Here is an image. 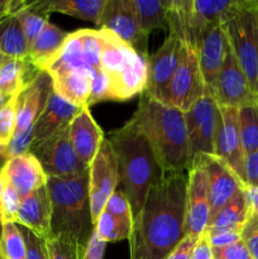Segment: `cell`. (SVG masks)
<instances>
[{
  "instance_id": "1",
  "label": "cell",
  "mask_w": 258,
  "mask_h": 259,
  "mask_svg": "<svg viewBox=\"0 0 258 259\" xmlns=\"http://www.w3.org/2000/svg\"><path fill=\"white\" fill-rule=\"evenodd\" d=\"M187 174L163 172L149 189L129 237L131 259H167L185 234Z\"/></svg>"
},
{
  "instance_id": "2",
  "label": "cell",
  "mask_w": 258,
  "mask_h": 259,
  "mask_svg": "<svg viewBox=\"0 0 258 259\" xmlns=\"http://www.w3.org/2000/svg\"><path fill=\"white\" fill-rule=\"evenodd\" d=\"M129 121L149 142L162 172L189 171L190 149L185 113L142 93L138 108Z\"/></svg>"
},
{
  "instance_id": "3",
  "label": "cell",
  "mask_w": 258,
  "mask_h": 259,
  "mask_svg": "<svg viewBox=\"0 0 258 259\" xmlns=\"http://www.w3.org/2000/svg\"><path fill=\"white\" fill-rule=\"evenodd\" d=\"M108 139L118 161V189L128 197L134 222L143 209L149 189L163 172L149 142L129 120L111 132Z\"/></svg>"
},
{
  "instance_id": "4",
  "label": "cell",
  "mask_w": 258,
  "mask_h": 259,
  "mask_svg": "<svg viewBox=\"0 0 258 259\" xmlns=\"http://www.w3.org/2000/svg\"><path fill=\"white\" fill-rule=\"evenodd\" d=\"M51 235H67L82 245L94 232L89 201V171L75 176L47 177Z\"/></svg>"
},
{
  "instance_id": "5",
  "label": "cell",
  "mask_w": 258,
  "mask_h": 259,
  "mask_svg": "<svg viewBox=\"0 0 258 259\" xmlns=\"http://www.w3.org/2000/svg\"><path fill=\"white\" fill-rule=\"evenodd\" d=\"M220 24L258 99V0H237Z\"/></svg>"
},
{
  "instance_id": "6",
  "label": "cell",
  "mask_w": 258,
  "mask_h": 259,
  "mask_svg": "<svg viewBox=\"0 0 258 259\" xmlns=\"http://www.w3.org/2000/svg\"><path fill=\"white\" fill-rule=\"evenodd\" d=\"M119 186V168L115 153L108 138H104L89 167V201L94 227L103 214L109 197Z\"/></svg>"
},
{
  "instance_id": "7",
  "label": "cell",
  "mask_w": 258,
  "mask_h": 259,
  "mask_svg": "<svg viewBox=\"0 0 258 259\" xmlns=\"http://www.w3.org/2000/svg\"><path fill=\"white\" fill-rule=\"evenodd\" d=\"M219 115V105L214 96L209 94H205L185 113L189 137L190 166L202 154H214Z\"/></svg>"
},
{
  "instance_id": "8",
  "label": "cell",
  "mask_w": 258,
  "mask_h": 259,
  "mask_svg": "<svg viewBox=\"0 0 258 259\" xmlns=\"http://www.w3.org/2000/svg\"><path fill=\"white\" fill-rule=\"evenodd\" d=\"M184 43L169 34L163 45L147 58V85L143 93L156 101L169 105L172 78L181 61Z\"/></svg>"
},
{
  "instance_id": "9",
  "label": "cell",
  "mask_w": 258,
  "mask_h": 259,
  "mask_svg": "<svg viewBox=\"0 0 258 259\" xmlns=\"http://www.w3.org/2000/svg\"><path fill=\"white\" fill-rule=\"evenodd\" d=\"M68 126L61 129L42 144L29 151L39 161L47 177L75 176L89 171L76 154Z\"/></svg>"
},
{
  "instance_id": "10",
  "label": "cell",
  "mask_w": 258,
  "mask_h": 259,
  "mask_svg": "<svg viewBox=\"0 0 258 259\" xmlns=\"http://www.w3.org/2000/svg\"><path fill=\"white\" fill-rule=\"evenodd\" d=\"M210 224V201L207 176L199 162H194L187 171L186 201H185V234L199 239Z\"/></svg>"
},
{
  "instance_id": "11",
  "label": "cell",
  "mask_w": 258,
  "mask_h": 259,
  "mask_svg": "<svg viewBox=\"0 0 258 259\" xmlns=\"http://www.w3.org/2000/svg\"><path fill=\"white\" fill-rule=\"evenodd\" d=\"M96 27L115 34L139 55L149 56L148 35L139 28L131 0H106Z\"/></svg>"
},
{
  "instance_id": "12",
  "label": "cell",
  "mask_w": 258,
  "mask_h": 259,
  "mask_svg": "<svg viewBox=\"0 0 258 259\" xmlns=\"http://www.w3.org/2000/svg\"><path fill=\"white\" fill-rule=\"evenodd\" d=\"M205 94L206 90L196 52L184 45L181 61L169 89V105L186 113Z\"/></svg>"
},
{
  "instance_id": "13",
  "label": "cell",
  "mask_w": 258,
  "mask_h": 259,
  "mask_svg": "<svg viewBox=\"0 0 258 259\" xmlns=\"http://www.w3.org/2000/svg\"><path fill=\"white\" fill-rule=\"evenodd\" d=\"M202 164L207 176V190L210 201V222L212 218L229 204L245 185L238 175L215 154H202L196 161ZM192 162V163H194Z\"/></svg>"
},
{
  "instance_id": "14",
  "label": "cell",
  "mask_w": 258,
  "mask_h": 259,
  "mask_svg": "<svg viewBox=\"0 0 258 259\" xmlns=\"http://www.w3.org/2000/svg\"><path fill=\"white\" fill-rule=\"evenodd\" d=\"M214 98L218 105L237 109L250 104H258V99L253 94L229 42L227 45L224 62L215 83Z\"/></svg>"
},
{
  "instance_id": "15",
  "label": "cell",
  "mask_w": 258,
  "mask_h": 259,
  "mask_svg": "<svg viewBox=\"0 0 258 259\" xmlns=\"http://www.w3.org/2000/svg\"><path fill=\"white\" fill-rule=\"evenodd\" d=\"M219 123L215 138L214 154L223 159L245 185L244 159L242 139H240L238 109L219 105Z\"/></svg>"
},
{
  "instance_id": "16",
  "label": "cell",
  "mask_w": 258,
  "mask_h": 259,
  "mask_svg": "<svg viewBox=\"0 0 258 259\" xmlns=\"http://www.w3.org/2000/svg\"><path fill=\"white\" fill-rule=\"evenodd\" d=\"M52 91V78L46 71H40L28 85L24 86V89L18 94L15 101L14 134L23 133L34 126V123L47 105Z\"/></svg>"
},
{
  "instance_id": "17",
  "label": "cell",
  "mask_w": 258,
  "mask_h": 259,
  "mask_svg": "<svg viewBox=\"0 0 258 259\" xmlns=\"http://www.w3.org/2000/svg\"><path fill=\"white\" fill-rule=\"evenodd\" d=\"M228 40L222 24H210L205 29L196 48L200 71L204 78L206 94L214 96L215 83L224 62Z\"/></svg>"
},
{
  "instance_id": "18",
  "label": "cell",
  "mask_w": 258,
  "mask_h": 259,
  "mask_svg": "<svg viewBox=\"0 0 258 259\" xmlns=\"http://www.w3.org/2000/svg\"><path fill=\"white\" fill-rule=\"evenodd\" d=\"M194 0H169L167 9L169 34L179 38L185 46L196 51L200 39L209 24L195 12Z\"/></svg>"
},
{
  "instance_id": "19",
  "label": "cell",
  "mask_w": 258,
  "mask_h": 259,
  "mask_svg": "<svg viewBox=\"0 0 258 259\" xmlns=\"http://www.w3.org/2000/svg\"><path fill=\"white\" fill-rule=\"evenodd\" d=\"M0 174L10 182L22 199L47 184V176L39 161L30 152L8 159Z\"/></svg>"
},
{
  "instance_id": "20",
  "label": "cell",
  "mask_w": 258,
  "mask_h": 259,
  "mask_svg": "<svg viewBox=\"0 0 258 259\" xmlns=\"http://www.w3.org/2000/svg\"><path fill=\"white\" fill-rule=\"evenodd\" d=\"M81 109L82 108L68 103L52 91L47 105L33 126V142L30 149L38 147L53 134L70 125L72 119L80 113Z\"/></svg>"
},
{
  "instance_id": "21",
  "label": "cell",
  "mask_w": 258,
  "mask_h": 259,
  "mask_svg": "<svg viewBox=\"0 0 258 259\" xmlns=\"http://www.w3.org/2000/svg\"><path fill=\"white\" fill-rule=\"evenodd\" d=\"M68 131L76 154L89 168L100 148L101 142L105 138L101 128L94 120L89 106L81 109L80 113L72 119Z\"/></svg>"
},
{
  "instance_id": "22",
  "label": "cell",
  "mask_w": 258,
  "mask_h": 259,
  "mask_svg": "<svg viewBox=\"0 0 258 259\" xmlns=\"http://www.w3.org/2000/svg\"><path fill=\"white\" fill-rule=\"evenodd\" d=\"M17 224L27 228L38 237L51 235V200L47 186L35 190L20 201Z\"/></svg>"
},
{
  "instance_id": "23",
  "label": "cell",
  "mask_w": 258,
  "mask_h": 259,
  "mask_svg": "<svg viewBox=\"0 0 258 259\" xmlns=\"http://www.w3.org/2000/svg\"><path fill=\"white\" fill-rule=\"evenodd\" d=\"M50 75V73H48ZM53 91L68 103L85 108L93 86L94 72L89 67H78L72 70L51 73Z\"/></svg>"
},
{
  "instance_id": "24",
  "label": "cell",
  "mask_w": 258,
  "mask_h": 259,
  "mask_svg": "<svg viewBox=\"0 0 258 259\" xmlns=\"http://www.w3.org/2000/svg\"><path fill=\"white\" fill-rule=\"evenodd\" d=\"M96 30L101 42V71L111 80L128 67L137 52L109 30Z\"/></svg>"
},
{
  "instance_id": "25",
  "label": "cell",
  "mask_w": 258,
  "mask_h": 259,
  "mask_svg": "<svg viewBox=\"0 0 258 259\" xmlns=\"http://www.w3.org/2000/svg\"><path fill=\"white\" fill-rule=\"evenodd\" d=\"M70 33L63 32L58 27L48 22L38 34L34 42L30 45L28 60L39 71H46L48 66L56 60L62 50Z\"/></svg>"
},
{
  "instance_id": "26",
  "label": "cell",
  "mask_w": 258,
  "mask_h": 259,
  "mask_svg": "<svg viewBox=\"0 0 258 259\" xmlns=\"http://www.w3.org/2000/svg\"><path fill=\"white\" fill-rule=\"evenodd\" d=\"M147 58L137 53L123 72L109 80L110 100H126L143 93L147 85Z\"/></svg>"
},
{
  "instance_id": "27",
  "label": "cell",
  "mask_w": 258,
  "mask_h": 259,
  "mask_svg": "<svg viewBox=\"0 0 258 259\" xmlns=\"http://www.w3.org/2000/svg\"><path fill=\"white\" fill-rule=\"evenodd\" d=\"M39 72L28 58H7L0 66V93L8 98L17 96Z\"/></svg>"
},
{
  "instance_id": "28",
  "label": "cell",
  "mask_w": 258,
  "mask_h": 259,
  "mask_svg": "<svg viewBox=\"0 0 258 259\" xmlns=\"http://www.w3.org/2000/svg\"><path fill=\"white\" fill-rule=\"evenodd\" d=\"M248 219H249V211H248L247 200H245L244 191H242L212 218L207 227V232L242 233Z\"/></svg>"
},
{
  "instance_id": "29",
  "label": "cell",
  "mask_w": 258,
  "mask_h": 259,
  "mask_svg": "<svg viewBox=\"0 0 258 259\" xmlns=\"http://www.w3.org/2000/svg\"><path fill=\"white\" fill-rule=\"evenodd\" d=\"M29 45L15 15L0 19V55L15 60L28 58Z\"/></svg>"
},
{
  "instance_id": "30",
  "label": "cell",
  "mask_w": 258,
  "mask_h": 259,
  "mask_svg": "<svg viewBox=\"0 0 258 259\" xmlns=\"http://www.w3.org/2000/svg\"><path fill=\"white\" fill-rule=\"evenodd\" d=\"M139 28L146 35L156 29H168L167 9L169 0H131Z\"/></svg>"
},
{
  "instance_id": "31",
  "label": "cell",
  "mask_w": 258,
  "mask_h": 259,
  "mask_svg": "<svg viewBox=\"0 0 258 259\" xmlns=\"http://www.w3.org/2000/svg\"><path fill=\"white\" fill-rule=\"evenodd\" d=\"M50 13L48 0H33L28 3L22 12L15 15L22 24L29 47L48 23Z\"/></svg>"
},
{
  "instance_id": "32",
  "label": "cell",
  "mask_w": 258,
  "mask_h": 259,
  "mask_svg": "<svg viewBox=\"0 0 258 259\" xmlns=\"http://www.w3.org/2000/svg\"><path fill=\"white\" fill-rule=\"evenodd\" d=\"M106 0H48L50 12L62 13L89 22L98 23Z\"/></svg>"
},
{
  "instance_id": "33",
  "label": "cell",
  "mask_w": 258,
  "mask_h": 259,
  "mask_svg": "<svg viewBox=\"0 0 258 259\" xmlns=\"http://www.w3.org/2000/svg\"><path fill=\"white\" fill-rule=\"evenodd\" d=\"M85 61L82 55V39L78 30L70 33L63 45L62 50L60 51L56 60L48 66L46 70L47 73H56L61 71L72 70V68L85 67Z\"/></svg>"
},
{
  "instance_id": "34",
  "label": "cell",
  "mask_w": 258,
  "mask_h": 259,
  "mask_svg": "<svg viewBox=\"0 0 258 259\" xmlns=\"http://www.w3.org/2000/svg\"><path fill=\"white\" fill-rule=\"evenodd\" d=\"M240 139L245 156L258 151V104L238 109Z\"/></svg>"
},
{
  "instance_id": "35",
  "label": "cell",
  "mask_w": 258,
  "mask_h": 259,
  "mask_svg": "<svg viewBox=\"0 0 258 259\" xmlns=\"http://www.w3.org/2000/svg\"><path fill=\"white\" fill-rule=\"evenodd\" d=\"M0 254L4 259H27V249L19 228L14 223L3 225Z\"/></svg>"
},
{
  "instance_id": "36",
  "label": "cell",
  "mask_w": 258,
  "mask_h": 259,
  "mask_svg": "<svg viewBox=\"0 0 258 259\" xmlns=\"http://www.w3.org/2000/svg\"><path fill=\"white\" fill-rule=\"evenodd\" d=\"M50 259H82L85 248L67 235H50L46 238Z\"/></svg>"
},
{
  "instance_id": "37",
  "label": "cell",
  "mask_w": 258,
  "mask_h": 259,
  "mask_svg": "<svg viewBox=\"0 0 258 259\" xmlns=\"http://www.w3.org/2000/svg\"><path fill=\"white\" fill-rule=\"evenodd\" d=\"M195 12L197 13L200 18L204 20L206 24H218L222 23L225 15L233 9L237 0H229V2H224V0H219V2H214V0H209V2H204V0H194Z\"/></svg>"
},
{
  "instance_id": "38",
  "label": "cell",
  "mask_w": 258,
  "mask_h": 259,
  "mask_svg": "<svg viewBox=\"0 0 258 259\" xmlns=\"http://www.w3.org/2000/svg\"><path fill=\"white\" fill-rule=\"evenodd\" d=\"M94 229H95L98 237L106 244L110 242L129 239L132 233V229L124 227L120 222H118L115 218L111 217L106 211H103Z\"/></svg>"
},
{
  "instance_id": "39",
  "label": "cell",
  "mask_w": 258,
  "mask_h": 259,
  "mask_svg": "<svg viewBox=\"0 0 258 259\" xmlns=\"http://www.w3.org/2000/svg\"><path fill=\"white\" fill-rule=\"evenodd\" d=\"M82 39V55L86 67L93 72L101 70V42L96 29L78 30Z\"/></svg>"
},
{
  "instance_id": "40",
  "label": "cell",
  "mask_w": 258,
  "mask_h": 259,
  "mask_svg": "<svg viewBox=\"0 0 258 259\" xmlns=\"http://www.w3.org/2000/svg\"><path fill=\"white\" fill-rule=\"evenodd\" d=\"M18 96V95H17ZM17 96L10 99L0 109V166L3 167V156L15 132V101Z\"/></svg>"
},
{
  "instance_id": "41",
  "label": "cell",
  "mask_w": 258,
  "mask_h": 259,
  "mask_svg": "<svg viewBox=\"0 0 258 259\" xmlns=\"http://www.w3.org/2000/svg\"><path fill=\"white\" fill-rule=\"evenodd\" d=\"M2 176V174H0ZM22 197L18 195L14 187L7 179L2 176V220L3 224L14 223L17 224L18 214Z\"/></svg>"
},
{
  "instance_id": "42",
  "label": "cell",
  "mask_w": 258,
  "mask_h": 259,
  "mask_svg": "<svg viewBox=\"0 0 258 259\" xmlns=\"http://www.w3.org/2000/svg\"><path fill=\"white\" fill-rule=\"evenodd\" d=\"M104 211L109 212L111 217H114L118 222H120L124 227L132 229L133 219H132L131 204H129L128 197L125 196V194L121 190L116 189L113 192V195L109 197L108 202H106Z\"/></svg>"
},
{
  "instance_id": "43",
  "label": "cell",
  "mask_w": 258,
  "mask_h": 259,
  "mask_svg": "<svg viewBox=\"0 0 258 259\" xmlns=\"http://www.w3.org/2000/svg\"><path fill=\"white\" fill-rule=\"evenodd\" d=\"M19 228L22 237L25 243V249H27V259H50L47 250L46 239L38 237L34 233L30 232L27 228L17 224Z\"/></svg>"
},
{
  "instance_id": "44",
  "label": "cell",
  "mask_w": 258,
  "mask_h": 259,
  "mask_svg": "<svg viewBox=\"0 0 258 259\" xmlns=\"http://www.w3.org/2000/svg\"><path fill=\"white\" fill-rule=\"evenodd\" d=\"M101 100H110V85H109L108 76L100 70L98 72H94L93 86H91V93L88 101L89 108Z\"/></svg>"
},
{
  "instance_id": "45",
  "label": "cell",
  "mask_w": 258,
  "mask_h": 259,
  "mask_svg": "<svg viewBox=\"0 0 258 259\" xmlns=\"http://www.w3.org/2000/svg\"><path fill=\"white\" fill-rule=\"evenodd\" d=\"M214 259H253L243 240L223 248H212Z\"/></svg>"
},
{
  "instance_id": "46",
  "label": "cell",
  "mask_w": 258,
  "mask_h": 259,
  "mask_svg": "<svg viewBox=\"0 0 258 259\" xmlns=\"http://www.w3.org/2000/svg\"><path fill=\"white\" fill-rule=\"evenodd\" d=\"M242 240L253 259H258V219L249 217L242 230Z\"/></svg>"
},
{
  "instance_id": "47",
  "label": "cell",
  "mask_w": 258,
  "mask_h": 259,
  "mask_svg": "<svg viewBox=\"0 0 258 259\" xmlns=\"http://www.w3.org/2000/svg\"><path fill=\"white\" fill-rule=\"evenodd\" d=\"M106 243L103 242L96 234L94 229L88 244H86L85 250H83L82 259H104V252H105Z\"/></svg>"
},
{
  "instance_id": "48",
  "label": "cell",
  "mask_w": 258,
  "mask_h": 259,
  "mask_svg": "<svg viewBox=\"0 0 258 259\" xmlns=\"http://www.w3.org/2000/svg\"><path fill=\"white\" fill-rule=\"evenodd\" d=\"M244 176L245 186L258 187V151L245 156Z\"/></svg>"
},
{
  "instance_id": "49",
  "label": "cell",
  "mask_w": 258,
  "mask_h": 259,
  "mask_svg": "<svg viewBox=\"0 0 258 259\" xmlns=\"http://www.w3.org/2000/svg\"><path fill=\"white\" fill-rule=\"evenodd\" d=\"M209 233V232H207ZM210 244L212 248H223L232 245L242 240V233L239 232H218L209 233Z\"/></svg>"
},
{
  "instance_id": "50",
  "label": "cell",
  "mask_w": 258,
  "mask_h": 259,
  "mask_svg": "<svg viewBox=\"0 0 258 259\" xmlns=\"http://www.w3.org/2000/svg\"><path fill=\"white\" fill-rule=\"evenodd\" d=\"M191 259H214L212 255V247L210 244L209 233L206 232L196 240L195 247L192 249Z\"/></svg>"
},
{
  "instance_id": "51",
  "label": "cell",
  "mask_w": 258,
  "mask_h": 259,
  "mask_svg": "<svg viewBox=\"0 0 258 259\" xmlns=\"http://www.w3.org/2000/svg\"><path fill=\"white\" fill-rule=\"evenodd\" d=\"M196 240L197 239L186 235L167 259H191L192 249H194Z\"/></svg>"
},
{
  "instance_id": "52",
  "label": "cell",
  "mask_w": 258,
  "mask_h": 259,
  "mask_svg": "<svg viewBox=\"0 0 258 259\" xmlns=\"http://www.w3.org/2000/svg\"><path fill=\"white\" fill-rule=\"evenodd\" d=\"M243 191H244L245 200H247L249 217L258 219V187L245 186Z\"/></svg>"
},
{
  "instance_id": "53",
  "label": "cell",
  "mask_w": 258,
  "mask_h": 259,
  "mask_svg": "<svg viewBox=\"0 0 258 259\" xmlns=\"http://www.w3.org/2000/svg\"><path fill=\"white\" fill-rule=\"evenodd\" d=\"M10 15V0H0V19Z\"/></svg>"
},
{
  "instance_id": "54",
  "label": "cell",
  "mask_w": 258,
  "mask_h": 259,
  "mask_svg": "<svg viewBox=\"0 0 258 259\" xmlns=\"http://www.w3.org/2000/svg\"><path fill=\"white\" fill-rule=\"evenodd\" d=\"M2 171V169H0ZM3 220H2V176H0V242H2V234H3Z\"/></svg>"
},
{
  "instance_id": "55",
  "label": "cell",
  "mask_w": 258,
  "mask_h": 259,
  "mask_svg": "<svg viewBox=\"0 0 258 259\" xmlns=\"http://www.w3.org/2000/svg\"><path fill=\"white\" fill-rule=\"evenodd\" d=\"M13 98H14V96H13ZM10 99L12 98H8V96H5V95H3L2 93H0V109L3 108V106L5 105V104L8 103V101L10 100Z\"/></svg>"
},
{
  "instance_id": "56",
  "label": "cell",
  "mask_w": 258,
  "mask_h": 259,
  "mask_svg": "<svg viewBox=\"0 0 258 259\" xmlns=\"http://www.w3.org/2000/svg\"><path fill=\"white\" fill-rule=\"evenodd\" d=\"M7 58H8V57H5V56L0 55V66H2V63H3V62H4V61H5V60H7Z\"/></svg>"
},
{
  "instance_id": "57",
  "label": "cell",
  "mask_w": 258,
  "mask_h": 259,
  "mask_svg": "<svg viewBox=\"0 0 258 259\" xmlns=\"http://www.w3.org/2000/svg\"><path fill=\"white\" fill-rule=\"evenodd\" d=\"M0 259H4V258H3V255H2V254H0Z\"/></svg>"
}]
</instances>
